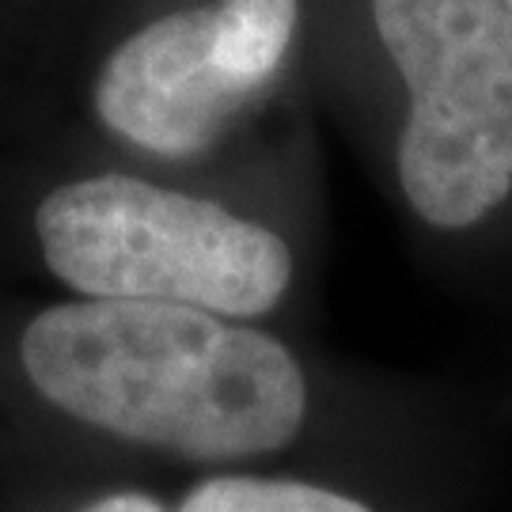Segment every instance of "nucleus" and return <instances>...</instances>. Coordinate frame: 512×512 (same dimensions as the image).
Returning a JSON list of instances; mask_svg holds the SVG:
<instances>
[{"instance_id": "1", "label": "nucleus", "mask_w": 512, "mask_h": 512, "mask_svg": "<svg viewBox=\"0 0 512 512\" xmlns=\"http://www.w3.org/2000/svg\"><path fill=\"white\" fill-rule=\"evenodd\" d=\"M19 357L69 418L186 459L277 452L308 414V380L277 338L179 304H54Z\"/></svg>"}, {"instance_id": "2", "label": "nucleus", "mask_w": 512, "mask_h": 512, "mask_svg": "<svg viewBox=\"0 0 512 512\" xmlns=\"http://www.w3.org/2000/svg\"><path fill=\"white\" fill-rule=\"evenodd\" d=\"M35 232L50 274L88 300L258 319L293 281V251L277 232L133 175L50 190L35 209Z\"/></svg>"}, {"instance_id": "3", "label": "nucleus", "mask_w": 512, "mask_h": 512, "mask_svg": "<svg viewBox=\"0 0 512 512\" xmlns=\"http://www.w3.org/2000/svg\"><path fill=\"white\" fill-rule=\"evenodd\" d=\"M410 95L399 183L433 228H471L512 190V12L501 0H372Z\"/></svg>"}, {"instance_id": "4", "label": "nucleus", "mask_w": 512, "mask_h": 512, "mask_svg": "<svg viewBox=\"0 0 512 512\" xmlns=\"http://www.w3.org/2000/svg\"><path fill=\"white\" fill-rule=\"evenodd\" d=\"M217 57V12L190 8L129 35L95 80L99 122L129 145L186 160L217 141L247 107Z\"/></svg>"}, {"instance_id": "5", "label": "nucleus", "mask_w": 512, "mask_h": 512, "mask_svg": "<svg viewBox=\"0 0 512 512\" xmlns=\"http://www.w3.org/2000/svg\"><path fill=\"white\" fill-rule=\"evenodd\" d=\"M217 57L247 95L277 76L296 27V0H220Z\"/></svg>"}, {"instance_id": "6", "label": "nucleus", "mask_w": 512, "mask_h": 512, "mask_svg": "<svg viewBox=\"0 0 512 512\" xmlns=\"http://www.w3.org/2000/svg\"><path fill=\"white\" fill-rule=\"evenodd\" d=\"M179 512H372L365 501L289 478H209Z\"/></svg>"}, {"instance_id": "7", "label": "nucleus", "mask_w": 512, "mask_h": 512, "mask_svg": "<svg viewBox=\"0 0 512 512\" xmlns=\"http://www.w3.org/2000/svg\"><path fill=\"white\" fill-rule=\"evenodd\" d=\"M84 512H167V509L148 494H110L103 501L88 505Z\"/></svg>"}, {"instance_id": "8", "label": "nucleus", "mask_w": 512, "mask_h": 512, "mask_svg": "<svg viewBox=\"0 0 512 512\" xmlns=\"http://www.w3.org/2000/svg\"><path fill=\"white\" fill-rule=\"evenodd\" d=\"M501 4H505V8H509V12H512V0H501Z\"/></svg>"}]
</instances>
